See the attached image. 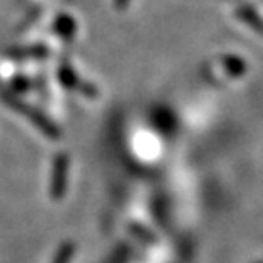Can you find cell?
<instances>
[{
	"label": "cell",
	"instance_id": "cell-4",
	"mask_svg": "<svg viewBox=\"0 0 263 263\" xmlns=\"http://www.w3.org/2000/svg\"><path fill=\"white\" fill-rule=\"evenodd\" d=\"M75 253V245L73 243H63L58 248L57 255H54V260L53 263H70L71 261V256Z\"/></svg>",
	"mask_w": 263,
	"mask_h": 263
},
{
	"label": "cell",
	"instance_id": "cell-6",
	"mask_svg": "<svg viewBox=\"0 0 263 263\" xmlns=\"http://www.w3.org/2000/svg\"><path fill=\"white\" fill-rule=\"evenodd\" d=\"M127 2H129V0H116V5H117L119 9H124L126 5H127Z\"/></svg>",
	"mask_w": 263,
	"mask_h": 263
},
{
	"label": "cell",
	"instance_id": "cell-2",
	"mask_svg": "<svg viewBox=\"0 0 263 263\" xmlns=\"http://www.w3.org/2000/svg\"><path fill=\"white\" fill-rule=\"evenodd\" d=\"M68 172H70V160L66 155H58L53 161V175H51V187L49 194L54 200H60L66 194L68 187Z\"/></svg>",
	"mask_w": 263,
	"mask_h": 263
},
{
	"label": "cell",
	"instance_id": "cell-5",
	"mask_svg": "<svg viewBox=\"0 0 263 263\" xmlns=\"http://www.w3.org/2000/svg\"><path fill=\"white\" fill-rule=\"evenodd\" d=\"M57 31L61 34V37H66L70 39L71 36H73L75 32V22L71 21L70 17H60L58 19V24H57Z\"/></svg>",
	"mask_w": 263,
	"mask_h": 263
},
{
	"label": "cell",
	"instance_id": "cell-1",
	"mask_svg": "<svg viewBox=\"0 0 263 263\" xmlns=\"http://www.w3.org/2000/svg\"><path fill=\"white\" fill-rule=\"evenodd\" d=\"M2 99H4V102H7V105H10L14 110H17L19 114L24 116L27 121L32 122L36 127H39L41 133L46 134L48 138H58L60 136L58 127L54 126L49 119H46V117L39 112V110H36L34 107L24 104L22 100H19L17 97H15V95L9 93V92H2Z\"/></svg>",
	"mask_w": 263,
	"mask_h": 263
},
{
	"label": "cell",
	"instance_id": "cell-3",
	"mask_svg": "<svg viewBox=\"0 0 263 263\" xmlns=\"http://www.w3.org/2000/svg\"><path fill=\"white\" fill-rule=\"evenodd\" d=\"M60 80H61V83H63L66 88H70V90H73V92L85 93V95H88V97L95 95L93 87L90 88V87L87 85V83H83L80 78H78L73 73V70H71L68 65H63L60 68Z\"/></svg>",
	"mask_w": 263,
	"mask_h": 263
}]
</instances>
